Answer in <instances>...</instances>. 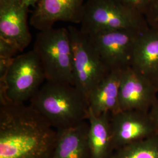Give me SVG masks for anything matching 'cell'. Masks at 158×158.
Here are the masks:
<instances>
[{
	"label": "cell",
	"mask_w": 158,
	"mask_h": 158,
	"mask_svg": "<svg viewBox=\"0 0 158 158\" xmlns=\"http://www.w3.org/2000/svg\"><path fill=\"white\" fill-rule=\"evenodd\" d=\"M149 113L158 133V99L151 108Z\"/></svg>",
	"instance_id": "21"
},
{
	"label": "cell",
	"mask_w": 158,
	"mask_h": 158,
	"mask_svg": "<svg viewBox=\"0 0 158 158\" xmlns=\"http://www.w3.org/2000/svg\"><path fill=\"white\" fill-rule=\"evenodd\" d=\"M46 81L40 58L32 51L15 57L8 72L0 80V100L25 104Z\"/></svg>",
	"instance_id": "5"
},
{
	"label": "cell",
	"mask_w": 158,
	"mask_h": 158,
	"mask_svg": "<svg viewBox=\"0 0 158 158\" xmlns=\"http://www.w3.org/2000/svg\"><path fill=\"white\" fill-rule=\"evenodd\" d=\"M29 105L56 131L73 127L89 118V102L70 83L45 81Z\"/></svg>",
	"instance_id": "2"
},
{
	"label": "cell",
	"mask_w": 158,
	"mask_h": 158,
	"mask_svg": "<svg viewBox=\"0 0 158 158\" xmlns=\"http://www.w3.org/2000/svg\"><path fill=\"white\" fill-rule=\"evenodd\" d=\"M111 114L96 115L89 109V141L92 158H109L114 152Z\"/></svg>",
	"instance_id": "15"
},
{
	"label": "cell",
	"mask_w": 158,
	"mask_h": 158,
	"mask_svg": "<svg viewBox=\"0 0 158 158\" xmlns=\"http://www.w3.org/2000/svg\"><path fill=\"white\" fill-rule=\"evenodd\" d=\"M85 0H38L30 23L40 31L53 28L59 21L80 24Z\"/></svg>",
	"instance_id": "11"
},
{
	"label": "cell",
	"mask_w": 158,
	"mask_h": 158,
	"mask_svg": "<svg viewBox=\"0 0 158 158\" xmlns=\"http://www.w3.org/2000/svg\"><path fill=\"white\" fill-rule=\"evenodd\" d=\"M144 31L120 29L89 36L102 61L111 72L131 66L136 41Z\"/></svg>",
	"instance_id": "7"
},
{
	"label": "cell",
	"mask_w": 158,
	"mask_h": 158,
	"mask_svg": "<svg viewBox=\"0 0 158 158\" xmlns=\"http://www.w3.org/2000/svg\"><path fill=\"white\" fill-rule=\"evenodd\" d=\"M131 68L153 82L158 77V30L149 28L136 43Z\"/></svg>",
	"instance_id": "13"
},
{
	"label": "cell",
	"mask_w": 158,
	"mask_h": 158,
	"mask_svg": "<svg viewBox=\"0 0 158 158\" xmlns=\"http://www.w3.org/2000/svg\"><path fill=\"white\" fill-rule=\"evenodd\" d=\"M15 1V0H0V2H1V1Z\"/></svg>",
	"instance_id": "23"
},
{
	"label": "cell",
	"mask_w": 158,
	"mask_h": 158,
	"mask_svg": "<svg viewBox=\"0 0 158 158\" xmlns=\"http://www.w3.org/2000/svg\"><path fill=\"white\" fill-rule=\"evenodd\" d=\"M72 48L73 85L87 98L110 71L105 66L90 38L80 29L68 27Z\"/></svg>",
	"instance_id": "6"
},
{
	"label": "cell",
	"mask_w": 158,
	"mask_h": 158,
	"mask_svg": "<svg viewBox=\"0 0 158 158\" xmlns=\"http://www.w3.org/2000/svg\"><path fill=\"white\" fill-rule=\"evenodd\" d=\"M57 134L29 104L0 100V158H52Z\"/></svg>",
	"instance_id": "1"
},
{
	"label": "cell",
	"mask_w": 158,
	"mask_h": 158,
	"mask_svg": "<svg viewBox=\"0 0 158 158\" xmlns=\"http://www.w3.org/2000/svg\"><path fill=\"white\" fill-rule=\"evenodd\" d=\"M38 0H15L0 2V38L15 46L19 52L32 40L29 29V8Z\"/></svg>",
	"instance_id": "8"
},
{
	"label": "cell",
	"mask_w": 158,
	"mask_h": 158,
	"mask_svg": "<svg viewBox=\"0 0 158 158\" xmlns=\"http://www.w3.org/2000/svg\"><path fill=\"white\" fill-rule=\"evenodd\" d=\"M14 58H0V80L6 76Z\"/></svg>",
	"instance_id": "20"
},
{
	"label": "cell",
	"mask_w": 158,
	"mask_h": 158,
	"mask_svg": "<svg viewBox=\"0 0 158 158\" xmlns=\"http://www.w3.org/2000/svg\"><path fill=\"white\" fill-rule=\"evenodd\" d=\"M89 131L88 120L73 127L57 131L52 158H92Z\"/></svg>",
	"instance_id": "12"
},
{
	"label": "cell",
	"mask_w": 158,
	"mask_h": 158,
	"mask_svg": "<svg viewBox=\"0 0 158 158\" xmlns=\"http://www.w3.org/2000/svg\"><path fill=\"white\" fill-rule=\"evenodd\" d=\"M145 17L149 28L158 30V0H152Z\"/></svg>",
	"instance_id": "18"
},
{
	"label": "cell",
	"mask_w": 158,
	"mask_h": 158,
	"mask_svg": "<svg viewBox=\"0 0 158 158\" xmlns=\"http://www.w3.org/2000/svg\"><path fill=\"white\" fill-rule=\"evenodd\" d=\"M109 158H158V134L118 148Z\"/></svg>",
	"instance_id": "16"
},
{
	"label": "cell",
	"mask_w": 158,
	"mask_h": 158,
	"mask_svg": "<svg viewBox=\"0 0 158 158\" xmlns=\"http://www.w3.org/2000/svg\"><path fill=\"white\" fill-rule=\"evenodd\" d=\"M114 151L158 134L149 112L121 110L111 115Z\"/></svg>",
	"instance_id": "10"
},
{
	"label": "cell",
	"mask_w": 158,
	"mask_h": 158,
	"mask_svg": "<svg viewBox=\"0 0 158 158\" xmlns=\"http://www.w3.org/2000/svg\"><path fill=\"white\" fill-rule=\"evenodd\" d=\"M125 6L145 15L152 0H116Z\"/></svg>",
	"instance_id": "17"
},
{
	"label": "cell",
	"mask_w": 158,
	"mask_h": 158,
	"mask_svg": "<svg viewBox=\"0 0 158 158\" xmlns=\"http://www.w3.org/2000/svg\"><path fill=\"white\" fill-rule=\"evenodd\" d=\"M19 52L15 46L0 38V58H14Z\"/></svg>",
	"instance_id": "19"
},
{
	"label": "cell",
	"mask_w": 158,
	"mask_h": 158,
	"mask_svg": "<svg viewBox=\"0 0 158 158\" xmlns=\"http://www.w3.org/2000/svg\"><path fill=\"white\" fill-rule=\"evenodd\" d=\"M33 50L42 63L46 81L73 85L72 48L68 28L40 31Z\"/></svg>",
	"instance_id": "4"
},
{
	"label": "cell",
	"mask_w": 158,
	"mask_h": 158,
	"mask_svg": "<svg viewBox=\"0 0 158 158\" xmlns=\"http://www.w3.org/2000/svg\"><path fill=\"white\" fill-rule=\"evenodd\" d=\"M80 31L88 35L120 29L144 31L149 27L144 15L116 0H87Z\"/></svg>",
	"instance_id": "3"
},
{
	"label": "cell",
	"mask_w": 158,
	"mask_h": 158,
	"mask_svg": "<svg viewBox=\"0 0 158 158\" xmlns=\"http://www.w3.org/2000/svg\"><path fill=\"white\" fill-rule=\"evenodd\" d=\"M154 83H155V85H156V88H157V90H158V77L156 79V80L155 81Z\"/></svg>",
	"instance_id": "22"
},
{
	"label": "cell",
	"mask_w": 158,
	"mask_h": 158,
	"mask_svg": "<svg viewBox=\"0 0 158 158\" xmlns=\"http://www.w3.org/2000/svg\"><path fill=\"white\" fill-rule=\"evenodd\" d=\"M122 70L111 71L91 94L89 109L96 115L118 112L119 85Z\"/></svg>",
	"instance_id": "14"
},
{
	"label": "cell",
	"mask_w": 158,
	"mask_h": 158,
	"mask_svg": "<svg viewBox=\"0 0 158 158\" xmlns=\"http://www.w3.org/2000/svg\"><path fill=\"white\" fill-rule=\"evenodd\" d=\"M158 91L154 82L131 67L122 70L119 85V110L149 112L157 101Z\"/></svg>",
	"instance_id": "9"
}]
</instances>
